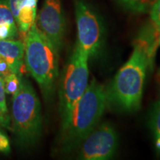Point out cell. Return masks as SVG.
<instances>
[{
  "instance_id": "1",
  "label": "cell",
  "mask_w": 160,
  "mask_h": 160,
  "mask_svg": "<svg viewBox=\"0 0 160 160\" xmlns=\"http://www.w3.org/2000/svg\"><path fill=\"white\" fill-rule=\"evenodd\" d=\"M148 61L143 50L133 44L128 62L105 88L107 107L117 111L132 112L140 108Z\"/></svg>"
},
{
  "instance_id": "2",
  "label": "cell",
  "mask_w": 160,
  "mask_h": 160,
  "mask_svg": "<svg viewBox=\"0 0 160 160\" xmlns=\"http://www.w3.org/2000/svg\"><path fill=\"white\" fill-rule=\"evenodd\" d=\"M106 107L105 87L93 79L75 105L67 125L62 129L64 151H71L79 147L98 125Z\"/></svg>"
},
{
  "instance_id": "3",
  "label": "cell",
  "mask_w": 160,
  "mask_h": 160,
  "mask_svg": "<svg viewBox=\"0 0 160 160\" xmlns=\"http://www.w3.org/2000/svg\"><path fill=\"white\" fill-rule=\"evenodd\" d=\"M59 52L35 22L26 33L25 62L45 99H49L53 94L59 78Z\"/></svg>"
},
{
  "instance_id": "4",
  "label": "cell",
  "mask_w": 160,
  "mask_h": 160,
  "mask_svg": "<svg viewBox=\"0 0 160 160\" xmlns=\"http://www.w3.org/2000/svg\"><path fill=\"white\" fill-rule=\"evenodd\" d=\"M11 118L20 145L30 146L37 142L42 131L41 104L33 86L26 79L22 78L19 91L13 96Z\"/></svg>"
},
{
  "instance_id": "5",
  "label": "cell",
  "mask_w": 160,
  "mask_h": 160,
  "mask_svg": "<svg viewBox=\"0 0 160 160\" xmlns=\"http://www.w3.org/2000/svg\"><path fill=\"white\" fill-rule=\"evenodd\" d=\"M88 59L87 53L76 43L62 71L59 83L62 129L67 125L73 108L88 85Z\"/></svg>"
},
{
  "instance_id": "6",
  "label": "cell",
  "mask_w": 160,
  "mask_h": 160,
  "mask_svg": "<svg viewBox=\"0 0 160 160\" xmlns=\"http://www.w3.org/2000/svg\"><path fill=\"white\" fill-rule=\"evenodd\" d=\"M77 27V44L91 57H97L102 51L105 29L100 16L85 0H74Z\"/></svg>"
},
{
  "instance_id": "7",
  "label": "cell",
  "mask_w": 160,
  "mask_h": 160,
  "mask_svg": "<svg viewBox=\"0 0 160 160\" xmlns=\"http://www.w3.org/2000/svg\"><path fill=\"white\" fill-rule=\"evenodd\" d=\"M119 145L117 132L111 124L97 125L79 145L78 159L108 160L114 157Z\"/></svg>"
},
{
  "instance_id": "8",
  "label": "cell",
  "mask_w": 160,
  "mask_h": 160,
  "mask_svg": "<svg viewBox=\"0 0 160 160\" xmlns=\"http://www.w3.org/2000/svg\"><path fill=\"white\" fill-rule=\"evenodd\" d=\"M36 24L40 31L60 53L63 47L66 29L61 0H45Z\"/></svg>"
},
{
  "instance_id": "9",
  "label": "cell",
  "mask_w": 160,
  "mask_h": 160,
  "mask_svg": "<svg viewBox=\"0 0 160 160\" xmlns=\"http://www.w3.org/2000/svg\"><path fill=\"white\" fill-rule=\"evenodd\" d=\"M14 17L18 31L27 33L37 19V0H5Z\"/></svg>"
},
{
  "instance_id": "10",
  "label": "cell",
  "mask_w": 160,
  "mask_h": 160,
  "mask_svg": "<svg viewBox=\"0 0 160 160\" xmlns=\"http://www.w3.org/2000/svg\"><path fill=\"white\" fill-rule=\"evenodd\" d=\"M159 37L160 28L151 21L142 26L133 42L139 45L145 53L149 69L151 70H153V68L156 52L159 44Z\"/></svg>"
},
{
  "instance_id": "11",
  "label": "cell",
  "mask_w": 160,
  "mask_h": 160,
  "mask_svg": "<svg viewBox=\"0 0 160 160\" xmlns=\"http://www.w3.org/2000/svg\"><path fill=\"white\" fill-rule=\"evenodd\" d=\"M0 57L7 62L13 73L21 76L20 71L25 58V44L13 39L0 40Z\"/></svg>"
},
{
  "instance_id": "12",
  "label": "cell",
  "mask_w": 160,
  "mask_h": 160,
  "mask_svg": "<svg viewBox=\"0 0 160 160\" xmlns=\"http://www.w3.org/2000/svg\"><path fill=\"white\" fill-rule=\"evenodd\" d=\"M18 28L14 17L5 0H0V40L13 39Z\"/></svg>"
},
{
  "instance_id": "13",
  "label": "cell",
  "mask_w": 160,
  "mask_h": 160,
  "mask_svg": "<svg viewBox=\"0 0 160 160\" xmlns=\"http://www.w3.org/2000/svg\"><path fill=\"white\" fill-rule=\"evenodd\" d=\"M127 11L134 13H143L149 11L155 0H118Z\"/></svg>"
},
{
  "instance_id": "14",
  "label": "cell",
  "mask_w": 160,
  "mask_h": 160,
  "mask_svg": "<svg viewBox=\"0 0 160 160\" xmlns=\"http://www.w3.org/2000/svg\"><path fill=\"white\" fill-rule=\"evenodd\" d=\"M151 128L156 139V148L160 152V100L154 105L150 119Z\"/></svg>"
},
{
  "instance_id": "15",
  "label": "cell",
  "mask_w": 160,
  "mask_h": 160,
  "mask_svg": "<svg viewBox=\"0 0 160 160\" xmlns=\"http://www.w3.org/2000/svg\"><path fill=\"white\" fill-rule=\"evenodd\" d=\"M21 76L15 74L13 73L3 78L5 93L14 96L19 91L21 85Z\"/></svg>"
},
{
  "instance_id": "16",
  "label": "cell",
  "mask_w": 160,
  "mask_h": 160,
  "mask_svg": "<svg viewBox=\"0 0 160 160\" xmlns=\"http://www.w3.org/2000/svg\"><path fill=\"white\" fill-rule=\"evenodd\" d=\"M151 21L160 28V0H155L150 10Z\"/></svg>"
},
{
  "instance_id": "17",
  "label": "cell",
  "mask_w": 160,
  "mask_h": 160,
  "mask_svg": "<svg viewBox=\"0 0 160 160\" xmlns=\"http://www.w3.org/2000/svg\"><path fill=\"white\" fill-rule=\"evenodd\" d=\"M8 109L6 106L5 102V91L4 87L3 78L0 77V113H7Z\"/></svg>"
},
{
  "instance_id": "18",
  "label": "cell",
  "mask_w": 160,
  "mask_h": 160,
  "mask_svg": "<svg viewBox=\"0 0 160 160\" xmlns=\"http://www.w3.org/2000/svg\"><path fill=\"white\" fill-rule=\"evenodd\" d=\"M0 152L4 153H9L11 152V146L8 138L4 133L2 131H0Z\"/></svg>"
},
{
  "instance_id": "19",
  "label": "cell",
  "mask_w": 160,
  "mask_h": 160,
  "mask_svg": "<svg viewBox=\"0 0 160 160\" xmlns=\"http://www.w3.org/2000/svg\"><path fill=\"white\" fill-rule=\"evenodd\" d=\"M11 73H13V72L10 68L8 64L3 58L0 57V77L5 78Z\"/></svg>"
},
{
  "instance_id": "20",
  "label": "cell",
  "mask_w": 160,
  "mask_h": 160,
  "mask_svg": "<svg viewBox=\"0 0 160 160\" xmlns=\"http://www.w3.org/2000/svg\"><path fill=\"white\" fill-rule=\"evenodd\" d=\"M157 77H158V81H159V82L160 83V71H159V73H158Z\"/></svg>"
},
{
  "instance_id": "21",
  "label": "cell",
  "mask_w": 160,
  "mask_h": 160,
  "mask_svg": "<svg viewBox=\"0 0 160 160\" xmlns=\"http://www.w3.org/2000/svg\"><path fill=\"white\" fill-rule=\"evenodd\" d=\"M159 45H160V37H159Z\"/></svg>"
}]
</instances>
